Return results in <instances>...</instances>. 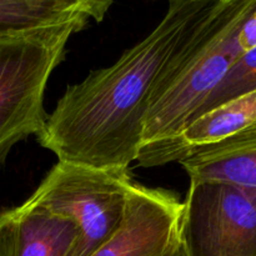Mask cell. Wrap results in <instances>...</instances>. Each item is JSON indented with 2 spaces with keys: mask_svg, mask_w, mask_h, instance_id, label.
Masks as SVG:
<instances>
[{
  "mask_svg": "<svg viewBox=\"0 0 256 256\" xmlns=\"http://www.w3.org/2000/svg\"><path fill=\"white\" fill-rule=\"evenodd\" d=\"M86 2L92 12V19L96 22H100L109 12L114 0H86Z\"/></svg>",
  "mask_w": 256,
  "mask_h": 256,
  "instance_id": "cell-13",
  "label": "cell"
},
{
  "mask_svg": "<svg viewBox=\"0 0 256 256\" xmlns=\"http://www.w3.org/2000/svg\"><path fill=\"white\" fill-rule=\"evenodd\" d=\"M245 19L232 25L192 58L155 100L145 120L142 146L172 139L192 122L212 90L244 54L238 32Z\"/></svg>",
  "mask_w": 256,
  "mask_h": 256,
  "instance_id": "cell-5",
  "label": "cell"
},
{
  "mask_svg": "<svg viewBox=\"0 0 256 256\" xmlns=\"http://www.w3.org/2000/svg\"><path fill=\"white\" fill-rule=\"evenodd\" d=\"M256 90V46L244 52L230 68L224 79L208 96L192 119L194 122L202 115L216 109L220 105L234 100L242 95ZM189 122V124H190Z\"/></svg>",
  "mask_w": 256,
  "mask_h": 256,
  "instance_id": "cell-11",
  "label": "cell"
},
{
  "mask_svg": "<svg viewBox=\"0 0 256 256\" xmlns=\"http://www.w3.org/2000/svg\"><path fill=\"white\" fill-rule=\"evenodd\" d=\"M256 136V90L220 105L188 124L172 139L142 146V168L180 162L198 150L219 148Z\"/></svg>",
  "mask_w": 256,
  "mask_h": 256,
  "instance_id": "cell-7",
  "label": "cell"
},
{
  "mask_svg": "<svg viewBox=\"0 0 256 256\" xmlns=\"http://www.w3.org/2000/svg\"><path fill=\"white\" fill-rule=\"evenodd\" d=\"M89 22H72L0 36V165L12 148L40 134L46 122L44 95L70 38Z\"/></svg>",
  "mask_w": 256,
  "mask_h": 256,
  "instance_id": "cell-2",
  "label": "cell"
},
{
  "mask_svg": "<svg viewBox=\"0 0 256 256\" xmlns=\"http://www.w3.org/2000/svg\"><path fill=\"white\" fill-rule=\"evenodd\" d=\"M255 6L256 0H169L166 14L142 42L68 86L38 142L60 162L130 170L155 100L192 58Z\"/></svg>",
  "mask_w": 256,
  "mask_h": 256,
  "instance_id": "cell-1",
  "label": "cell"
},
{
  "mask_svg": "<svg viewBox=\"0 0 256 256\" xmlns=\"http://www.w3.org/2000/svg\"><path fill=\"white\" fill-rule=\"evenodd\" d=\"M79 239L74 220L29 198L0 212V256H72Z\"/></svg>",
  "mask_w": 256,
  "mask_h": 256,
  "instance_id": "cell-8",
  "label": "cell"
},
{
  "mask_svg": "<svg viewBox=\"0 0 256 256\" xmlns=\"http://www.w3.org/2000/svg\"><path fill=\"white\" fill-rule=\"evenodd\" d=\"M164 256H188V255H186V252H185L184 245H182V242H180L178 246H175L172 252H169Z\"/></svg>",
  "mask_w": 256,
  "mask_h": 256,
  "instance_id": "cell-14",
  "label": "cell"
},
{
  "mask_svg": "<svg viewBox=\"0 0 256 256\" xmlns=\"http://www.w3.org/2000/svg\"><path fill=\"white\" fill-rule=\"evenodd\" d=\"M90 20L86 0H0V36Z\"/></svg>",
  "mask_w": 256,
  "mask_h": 256,
  "instance_id": "cell-9",
  "label": "cell"
},
{
  "mask_svg": "<svg viewBox=\"0 0 256 256\" xmlns=\"http://www.w3.org/2000/svg\"><path fill=\"white\" fill-rule=\"evenodd\" d=\"M182 219L188 256H256V188L189 178Z\"/></svg>",
  "mask_w": 256,
  "mask_h": 256,
  "instance_id": "cell-4",
  "label": "cell"
},
{
  "mask_svg": "<svg viewBox=\"0 0 256 256\" xmlns=\"http://www.w3.org/2000/svg\"><path fill=\"white\" fill-rule=\"evenodd\" d=\"M179 164L189 178L256 188V136L224 146L198 150Z\"/></svg>",
  "mask_w": 256,
  "mask_h": 256,
  "instance_id": "cell-10",
  "label": "cell"
},
{
  "mask_svg": "<svg viewBox=\"0 0 256 256\" xmlns=\"http://www.w3.org/2000/svg\"><path fill=\"white\" fill-rule=\"evenodd\" d=\"M238 39H239L244 52H249L256 46V6L240 26Z\"/></svg>",
  "mask_w": 256,
  "mask_h": 256,
  "instance_id": "cell-12",
  "label": "cell"
},
{
  "mask_svg": "<svg viewBox=\"0 0 256 256\" xmlns=\"http://www.w3.org/2000/svg\"><path fill=\"white\" fill-rule=\"evenodd\" d=\"M135 182L130 170H108L58 162L29 196L70 218L80 229L72 256H92L120 230Z\"/></svg>",
  "mask_w": 256,
  "mask_h": 256,
  "instance_id": "cell-3",
  "label": "cell"
},
{
  "mask_svg": "<svg viewBox=\"0 0 256 256\" xmlns=\"http://www.w3.org/2000/svg\"><path fill=\"white\" fill-rule=\"evenodd\" d=\"M182 210L175 192L135 182L124 224L92 256H164L182 242Z\"/></svg>",
  "mask_w": 256,
  "mask_h": 256,
  "instance_id": "cell-6",
  "label": "cell"
}]
</instances>
